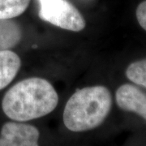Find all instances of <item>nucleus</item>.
Returning <instances> with one entry per match:
<instances>
[{
	"instance_id": "nucleus-7",
	"label": "nucleus",
	"mask_w": 146,
	"mask_h": 146,
	"mask_svg": "<svg viewBox=\"0 0 146 146\" xmlns=\"http://www.w3.org/2000/svg\"><path fill=\"white\" fill-rule=\"evenodd\" d=\"M23 36L20 25L11 19H0V51L8 50L17 46Z\"/></svg>"
},
{
	"instance_id": "nucleus-9",
	"label": "nucleus",
	"mask_w": 146,
	"mask_h": 146,
	"mask_svg": "<svg viewBox=\"0 0 146 146\" xmlns=\"http://www.w3.org/2000/svg\"><path fill=\"white\" fill-rule=\"evenodd\" d=\"M126 76L131 82L146 89V58L131 63L126 70Z\"/></svg>"
},
{
	"instance_id": "nucleus-5",
	"label": "nucleus",
	"mask_w": 146,
	"mask_h": 146,
	"mask_svg": "<svg viewBox=\"0 0 146 146\" xmlns=\"http://www.w3.org/2000/svg\"><path fill=\"white\" fill-rule=\"evenodd\" d=\"M116 103L120 109L133 112L146 120V94L130 84L121 85L115 94Z\"/></svg>"
},
{
	"instance_id": "nucleus-8",
	"label": "nucleus",
	"mask_w": 146,
	"mask_h": 146,
	"mask_svg": "<svg viewBox=\"0 0 146 146\" xmlns=\"http://www.w3.org/2000/svg\"><path fill=\"white\" fill-rule=\"evenodd\" d=\"M30 0H0V19H13L23 14Z\"/></svg>"
},
{
	"instance_id": "nucleus-6",
	"label": "nucleus",
	"mask_w": 146,
	"mask_h": 146,
	"mask_svg": "<svg viewBox=\"0 0 146 146\" xmlns=\"http://www.w3.org/2000/svg\"><path fill=\"white\" fill-rule=\"evenodd\" d=\"M21 67V58L16 53L10 50L0 51V90L15 79Z\"/></svg>"
},
{
	"instance_id": "nucleus-2",
	"label": "nucleus",
	"mask_w": 146,
	"mask_h": 146,
	"mask_svg": "<svg viewBox=\"0 0 146 146\" xmlns=\"http://www.w3.org/2000/svg\"><path fill=\"white\" fill-rule=\"evenodd\" d=\"M111 107L112 97L106 87L96 85L79 89L66 103L63 124L73 132L94 130L102 124Z\"/></svg>"
},
{
	"instance_id": "nucleus-10",
	"label": "nucleus",
	"mask_w": 146,
	"mask_h": 146,
	"mask_svg": "<svg viewBox=\"0 0 146 146\" xmlns=\"http://www.w3.org/2000/svg\"><path fill=\"white\" fill-rule=\"evenodd\" d=\"M136 16L139 25L146 31V0L141 2L136 11Z\"/></svg>"
},
{
	"instance_id": "nucleus-4",
	"label": "nucleus",
	"mask_w": 146,
	"mask_h": 146,
	"mask_svg": "<svg viewBox=\"0 0 146 146\" xmlns=\"http://www.w3.org/2000/svg\"><path fill=\"white\" fill-rule=\"evenodd\" d=\"M40 131L25 122L9 121L0 130V146H40Z\"/></svg>"
},
{
	"instance_id": "nucleus-3",
	"label": "nucleus",
	"mask_w": 146,
	"mask_h": 146,
	"mask_svg": "<svg viewBox=\"0 0 146 146\" xmlns=\"http://www.w3.org/2000/svg\"><path fill=\"white\" fill-rule=\"evenodd\" d=\"M39 17L60 29L82 31L85 20L77 8L67 0H39Z\"/></svg>"
},
{
	"instance_id": "nucleus-1",
	"label": "nucleus",
	"mask_w": 146,
	"mask_h": 146,
	"mask_svg": "<svg viewBox=\"0 0 146 146\" xmlns=\"http://www.w3.org/2000/svg\"><path fill=\"white\" fill-rule=\"evenodd\" d=\"M58 95L48 80L39 77L25 79L8 89L2 109L12 121L29 122L50 114L57 107Z\"/></svg>"
}]
</instances>
